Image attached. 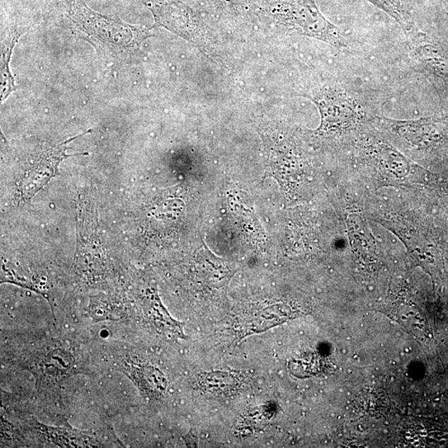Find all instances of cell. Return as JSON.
Segmentation results:
<instances>
[{"mask_svg": "<svg viewBox=\"0 0 448 448\" xmlns=\"http://www.w3.org/2000/svg\"><path fill=\"white\" fill-rule=\"evenodd\" d=\"M67 16L89 41L95 40L116 53L134 48L143 35L138 27L127 25L116 16H103L92 11L85 0H68Z\"/></svg>", "mask_w": 448, "mask_h": 448, "instance_id": "cell-1", "label": "cell"}, {"mask_svg": "<svg viewBox=\"0 0 448 448\" xmlns=\"http://www.w3.org/2000/svg\"><path fill=\"white\" fill-rule=\"evenodd\" d=\"M92 131H88L86 133L75 136L65 143L55 146L54 148L42 152L36 157L26 169L18 186V198L20 202H26L32 199L37 192L42 190L47 183L58 174L59 167L61 162L69 157L75 155H87V153L68 155V145L73 140L80 138V136L90 133Z\"/></svg>", "mask_w": 448, "mask_h": 448, "instance_id": "cell-2", "label": "cell"}, {"mask_svg": "<svg viewBox=\"0 0 448 448\" xmlns=\"http://www.w3.org/2000/svg\"><path fill=\"white\" fill-rule=\"evenodd\" d=\"M20 35H16L11 37L8 44H4L2 46V61H1V98L2 102L6 100L9 94L13 91L16 88L13 84V78L11 75V68H9V63H11V53L14 45L20 37Z\"/></svg>", "mask_w": 448, "mask_h": 448, "instance_id": "cell-3", "label": "cell"}, {"mask_svg": "<svg viewBox=\"0 0 448 448\" xmlns=\"http://www.w3.org/2000/svg\"><path fill=\"white\" fill-rule=\"evenodd\" d=\"M134 376L144 390L152 391V394L162 393L166 389V380L159 371L153 368L138 370Z\"/></svg>", "mask_w": 448, "mask_h": 448, "instance_id": "cell-4", "label": "cell"}, {"mask_svg": "<svg viewBox=\"0 0 448 448\" xmlns=\"http://www.w3.org/2000/svg\"><path fill=\"white\" fill-rule=\"evenodd\" d=\"M291 313H284L279 311H273V313H264L259 315L256 320H253L250 325V331L262 332L264 329L271 327L272 325L284 322L286 318H289Z\"/></svg>", "mask_w": 448, "mask_h": 448, "instance_id": "cell-5", "label": "cell"}]
</instances>
